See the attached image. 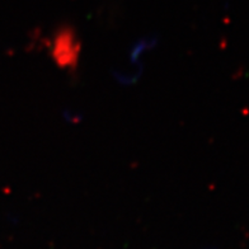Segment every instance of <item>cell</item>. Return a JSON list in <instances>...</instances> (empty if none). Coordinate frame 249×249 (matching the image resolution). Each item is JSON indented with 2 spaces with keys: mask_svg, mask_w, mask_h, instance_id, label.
Masks as SVG:
<instances>
[{
  "mask_svg": "<svg viewBox=\"0 0 249 249\" xmlns=\"http://www.w3.org/2000/svg\"><path fill=\"white\" fill-rule=\"evenodd\" d=\"M50 53L57 68L75 69L80 56V41L74 28L62 27L56 31L51 41Z\"/></svg>",
  "mask_w": 249,
  "mask_h": 249,
  "instance_id": "6da1fadb",
  "label": "cell"
}]
</instances>
